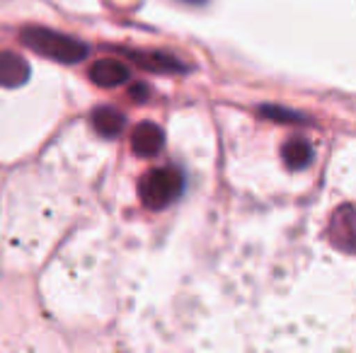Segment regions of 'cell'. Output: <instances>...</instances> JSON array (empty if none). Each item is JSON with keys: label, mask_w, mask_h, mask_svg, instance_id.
<instances>
[{"label": "cell", "mask_w": 356, "mask_h": 353, "mask_svg": "<svg viewBox=\"0 0 356 353\" xmlns=\"http://www.w3.org/2000/svg\"><path fill=\"white\" fill-rule=\"evenodd\" d=\"M22 44H27L32 51L42 53L47 58H54L58 63H80L88 58V46L73 37H66L61 32L44 27H29L22 32Z\"/></svg>", "instance_id": "cell-1"}, {"label": "cell", "mask_w": 356, "mask_h": 353, "mask_svg": "<svg viewBox=\"0 0 356 353\" xmlns=\"http://www.w3.org/2000/svg\"><path fill=\"white\" fill-rule=\"evenodd\" d=\"M184 189V177L175 167H155V170L145 172L143 179L138 182V196H141L143 206L150 211H163L170 203L179 198Z\"/></svg>", "instance_id": "cell-2"}, {"label": "cell", "mask_w": 356, "mask_h": 353, "mask_svg": "<svg viewBox=\"0 0 356 353\" xmlns=\"http://www.w3.org/2000/svg\"><path fill=\"white\" fill-rule=\"evenodd\" d=\"M330 242L337 247L339 252H356V208L354 206H339L330 218L327 227Z\"/></svg>", "instance_id": "cell-3"}, {"label": "cell", "mask_w": 356, "mask_h": 353, "mask_svg": "<svg viewBox=\"0 0 356 353\" xmlns=\"http://www.w3.org/2000/svg\"><path fill=\"white\" fill-rule=\"evenodd\" d=\"M165 146V133L158 123L153 121H143L134 128L131 136V148L138 157H155Z\"/></svg>", "instance_id": "cell-4"}, {"label": "cell", "mask_w": 356, "mask_h": 353, "mask_svg": "<svg viewBox=\"0 0 356 353\" xmlns=\"http://www.w3.org/2000/svg\"><path fill=\"white\" fill-rule=\"evenodd\" d=\"M129 78H131L129 68L122 61H114V58H102V61L92 63V68H90V80L104 89L124 85V83H129Z\"/></svg>", "instance_id": "cell-5"}, {"label": "cell", "mask_w": 356, "mask_h": 353, "mask_svg": "<svg viewBox=\"0 0 356 353\" xmlns=\"http://www.w3.org/2000/svg\"><path fill=\"white\" fill-rule=\"evenodd\" d=\"M29 80V63L15 51H0V85L22 87Z\"/></svg>", "instance_id": "cell-6"}, {"label": "cell", "mask_w": 356, "mask_h": 353, "mask_svg": "<svg viewBox=\"0 0 356 353\" xmlns=\"http://www.w3.org/2000/svg\"><path fill=\"white\" fill-rule=\"evenodd\" d=\"M92 126L99 136L104 138H117L127 126V117L114 107H97L92 112Z\"/></svg>", "instance_id": "cell-7"}, {"label": "cell", "mask_w": 356, "mask_h": 353, "mask_svg": "<svg viewBox=\"0 0 356 353\" xmlns=\"http://www.w3.org/2000/svg\"><path fill=\"white\" fill-rule=\"evenodd\" d=\"M282 157L289 170H305L313 162V148L303 138H291L282 148Z\"/></svg>", "instance_id": "cell-8"}, {"label": "cell", "mask_w": 356, "mask_h": 353, "mask_svg": "<svg viewBox=\"0 0 356 353\" xmlns=\"http://www.w3.org/2000/svg\"><path fill=\"white\" fill-rule=\"evenodd\" d=\"M129 58L138 63L145 71H155V73H177L184 71V66H179V61L165 56V53H138V51H127Z\"/></svg>", "instance_id": "cell-9"}]
</instances>
